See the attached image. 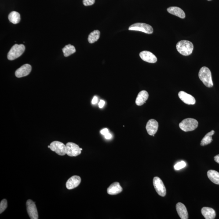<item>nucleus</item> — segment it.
<instances>
[{
    "mask_svg": "<svg viewBox=\"0 0 219 219\" xmlns=\"http://www.w3.org/2000/svg\"><path fill=\"white\" fill-rule=\"evenodd\" d=\"M176 49L178 52L183 55H190L192 53L194 45L192 43L188 40H181L177 43Z\"/></svg>",
    "mask_w": 219,
    "mask_h": 219,
    "instance_id": "obj_1",
    "label": "nucleus"
},
{
    "mask_svg": "<svg viewBox=\"0 0 219 219\" xmlns=\"http://www.w3.org/2000/svg\"><path fill=\"white\" fill-rule=\"evenodd\" d=\"M200 79L206 87L210 88L213 86L211 73L210 70L206 67H202L198 73Z\"/></svg>",
    "mask_w": 219,
    "mask_h": 219,
    "instance_id": "obj_2",
    "label": "nucleus"
},
{
    "mask_svg": "<svg viewBox=\"0 0 219 219\" xmlns=\"http://www.w3.org/2000/svg\"><path fill=\"white\" fill-rule=\"evenodd\" d=\"M198 121L194 118H187L183 120L179 126L182 130L185 132L192 131L198 127Z\"/></svg>",
    "mask_w": 219,
    "mask_h": 219,
    "instance_id": "obj_3",
    "label": "nucleus"
},
{
    "mask_svg": "<svg viewBox=\"0 0 219 219\" xmlns=\"http://www.w3.org/2000/svg\"><path fill=\"white\" fill-rule=\"evenodd\" d=\"M25 47L24 45H18L17 44L13 45L8 52V59L9 60H15L21 56L24 53Z\"/></svg>",
    "mask_w": 219,
    "mask_h": 219,
    "instance_id": "obj_4",
    "label": "nucleus"
},
{
    "mask_svg": "<svg viewBox=\"0 0 219 219\" xmlns=\"http://www.w3.org/2000/svg\"><path fill=\"white\" fill-rule=\"evenodd\" d=\"M129 30L141 31L148 34H152L154 32L153 28L151 25L143 23H136L132 24L129 27Z\"/></svg>",
    "mask_w": 219,
    "mask_h": 219,
    "instance_id": "obj_5",
    "label": "nucleus"
},
{
    "mask_svg": "<svg viewBox=\"0 0 219 219\" xmlns=\"http://www.w3.org/2000/svg\"><path fill=\"white\" fill-rule=\"evenodd\" d=\"M50 149L59 155H64L66 154V145L63 143L58 141L52 142L50 144Z\"/></svg>",
    "mask_w": 219,
    "mask_h": 219,
    "instance_id": "obj_6",
    "label": "nucleus"
},
{
    "mask_svg": "<svg viewBox=\"0 0 219 219\" xmlns=\"http://www.w3.org/2000/svg\"><path fill=\"white\" fill-rule=\"evenodd\" d=\"M66 154L70 157H76L81 153L79 146L75 143L69 142L66 144Z\"/></svg>",
    "mask_w": 219,
    "mask_h": 219,
    "instance_id": "obj_7",
    "label": "nucleus"
},
{
    "mask_svg": "<svg viewBox=\"0 0 219 219\" xmlns=\"http://www.w3.org/2000/svg\"><path fill=\"white\" fill-rule=\"evenodd\" d=\"M153 184L157 193L162 197L166 195V189L163 181L159 177H155L153 180Z\"/></svg>",
    "mask_w": 219,
    "mask_h": 219,
    "instance_id": "obj_8",
    "label": "nucleus"
},
{
    "mask_svg": "<svg viewBox=\"0 0 219 219\" xmlns=\"http://www.w3.org/2000/svg\"><path fill=\"white\" fill-rule=\"evenodd\" d=\"M27 213L31 219H38V214L35 202L31 200H28L26 202Z\"/></svg>",
    "mask_w": 219,
    "mask_h": 219,
    "instance_id": "obj_9",
    "label": "nucleus"
},
{
    "mask_svg": "<svg viewBox=\"0 0 219 219\" xmlns=\"http://www.w3.org/2000/svg\"><path fill=\"white\" fill-rule=\"evenodd\" d=\"M158 126L159 125L156 120L154 119H150L146 126L147 133L150 136L154 135L158 130Z\"/></svg>",
    "mask_w": 219,
    "mask_h": 219,
    "instance_id": "obj_10",
    "label": "nucleus"
},
{
    "mask_svg": "<svg viewBox=\"0 0 219 219\" xmlns=\"http://www.w3.org/2000/svg\"><path fill=\"white\" fill-rule=\"evenodd\" d=\"M31 70L32 67L30 65L24 64L16 70L15 75L18 78L27 76L31 72Z\"/></svg>",
    "mask_w": 219,
    "mask_h": 219,
    "instance_id": "obj_11",
    "label": "nucleus"
},
{
    "mask_svg": "<svg viewBox=\"0 0 219 219\" xmlns=\"http://www.w3.org/2000/svg\"><path fill=\"white\" fill-rule=\"evenodd\" d=\"M140 57L144 61L147 62L154 63L157 61V58L156 56L152 52L148 51H143L140 53Z\"/></svg>",
    "mask_w": 219,
    "mask_h": 219,
    "instance_id": "obj_12",
    "label": "nucleus"
},
{
    "mask_svg": "<svg viewBox=\"0 0 219 219\" xmlns=\"http://www.w3.org/2000/svg\"><path fill=\"white\" fill-rule=\"evenodd\" d=\"M81 178L79 176H73L67 180L66 184V188L68 190L76 188L81 184Z\"/></svg>",
    "mask_w": 219,
    "mask_h": 219,
    "instance_id": "obj_13",
    "label": "nucleus"
},
{
    "mask_svg": "<svg viewBox=\"0 0 219 219\" xmlns=\"http://www.w3.org/2000/svg\"><path fill=\"white\" fill-rule=\"evenodd\" d=\"M178 96L182 101L186 104L194 105L195 104L196 100L195 97L183 91H180L179 92Z\"/></svg>",
    "mask_w": 219,
    "mask_h": 219,
    "instance_id": "obj_14",
    "label": "nucleus"
},
{
    "mask_svg": "<svg viewBox=\"0 0 219 219\" xmlns=\"http://www.w3.org/2000/svg\"><path fill=\"white\" fill-rule=\"evenodd\" d=\"M123 191V188L119 183L115 182L112 184L107 189V193L109 195H115L120 193Z\"/></svg>",
    "mask_w": 219,
    "mask_h": 219,
    "instance_id": "obj_15",
    "label": "nucleus"
},
{
    "mask_svg": "<svg viewBox=\"0 0 219 219\" xmlns=\"http://www.w3.org/2000/svg\"><path fill=\"white\" fill-rule=\"evenodd\" d=\"M176 209L180 218L181 219H188V211L185 205L181 202H178L176 205Z\"/></svg>",
    "mask_w": 219,
    "mask_h": 219,
    "instance_id": "obj_16",
    "label": "nucleus"
},
{
    "mask_svg": "<svg viewBox=\"0 0 219 219\" xmlns=\"http://www.w3.org/2000/svg\"><path fill=\"white\" fill-rule=\"evenodd\" d=\"M148 92L143 90L139 92L136 100V104L137 106H141L146 103L149 98Z\"/></svg>",
    "mask_w": 219,
    "mask_h": 219,
    "instance_id": "obj_17",
    "label": "nucleus"
},
{
    "mask_svg": "<svg viewBox=\"0 0 219 219\" xmlns=\"http://www.w3.org/2000/svg\"><path fill=\"white\" fill-rule=\"evenodd\" d=\"M168 12L172 15H175L182 19H184L185 17V13L184 11L177 7H171L167 9Z\"/></svg>",
    "mask_w": 219,
    "mask_h": 219,
    "instance_id": "obj_18",
    "label": "nucleus"
},
{
    "mask_svg": "<svg viewBox=\"0 0 219 219\" xmlns=\"http://www.w3.org/2000/svg\"><path fill=\"white\" fill-rule=\"evenodd\" d=\"M201 213L206 219H215L216 216L215 211L211 208L204 207L201 209Z\"/></svg>",
    "mask_w": 219,
    "mask_h": 219,
    "instance_id": "obj_19",
    "label": "nucleus"
},
{
    "mask_svg": "<svg viewBox=\"0 0 219 219\" xmlns=\"http://www.w3.org/2000/svg\"><path fill=\"white\" fill-rule=\"evenodd\" d=\"M207 176L209 180L215 184L219 185V173L214 170H209L207 172Z\"/></svg>",
    "mask_w": 219,
    "mask_h": 219,
    "instance_id": "obj_20",
    "label": "nucleus"
},
{
    "mask_svg": "<svg viewBox=\"0 0 219 219\" xmlns=\"http://www.w3.org/2000/svg\"><path fill=\"white\" fill-rule=\"evenodd\" d=\"M8 19H9V21L13 24H18L20 21V13L15 12V11L11 12L8 16Z\"/></svg>",
    "mask_w": 219,
    "mask_h": 219,
    "instance_id": "obj_21",
    "label": "nucleus"
},
{
    "mask_svg": "<svg viewBox=\"0 0 219 219\" xmlns=\"http://www.w3.org/2000/svg\"><path fill=\"white\" fill-rule=\"evenodd\" d=\"M214 130H212L208 133L202 138L201 141V145L202 146H204L210 144L213 140L212 136L214 134Z\"/></svg>",
    "mask_w": 219,
    "mask_h": 219,
    "instance_id": "obj_22",
    "label": "nucleus"
},
{
    "mask_svg": "<svg viewBox=\"0 0 219 219\" xmlns=\"http://www.w3.org/2000/svg\"><path fill=\"white\" fill-rule=\"evenodd\" d=\"M100 33L98 30H95L91 33L88 37V41L89 43L93 44L97 42L100 38Z\"/></svg>",
    "mask_w": 219,
    "mask_h": 219,
    "instance_id": "obj_23",
    "label": "nucleus"
},
{
    "mask_svg": "<svg viewBox=\"0 0 219 219\" xmlns=\"http://www.w3.org/2000/svg\"><path fill=\"white\" fill-rule=\"evenodd\" d=\"M63 52L64 54V55L65 57L71 55L75 53L76 50L74 46L71 44L66 45L63 49Z\"/></svg>",
    "mask_w": 219,
    "mask_h": 219,
    "instance_id": "obj_24",
    "label": "nucleus"
},
{
    "mask_svg": "<svg viewBox=\"0 0 219 219\" xmlns=\"http://www.w3.org/2000/svg\"><path fill=\"white\" fill-rule=\"evenodd\" d=\"M8 206V202L6 199L1 201L0 203V213H2L6 209Z\"/></svg>",
    "mask_w": 219,
    "mask_h": 219,
    "instance_id": "obj_25",
    "label": "nucleus"
},
{
    "mask_svg": "<svg viewBox=\"0 0 219 219\" xmlns=\"http://www.w3.org/2000/svg\"><path fill=\"white\" fill-rule=\"evenodd\" d=\"M186 166V164L184 161H182L181 162H178L174 166V169L176 170H180L185 167Z\"/></svg>",
    "mask_w": 219,
    "mask_h": 219,
    "instance_id": "obj_26",
    "label": "nucleus"
},
{
    "mask_svg": "<svg viewBox=\"0 0 219 219\" xmlns=\"http://www.w3.org/2000/svg\"><path fill=\"white\" fill-rule=\"evenodd\" d=\"M95 0H83V3L85 6H91L94 4Z\"/></svg>",
    "mask_w": 219,
    "mask_h": 219,
    "instance_id": "obj_27",
    "label": "nucleus"
},
{
    "mask_svg": "<svg viewBox=\"0 0 219 219\" xmlns=\"http://www.w3.org/2000/svg\"><path fill=\"white\" fill-rule=\"evenodd\" d=\"M100 133H101L103 135H105L107 133H109V131L108 129L105 128L103 129L100 131Z\"/></svg>",
    "mask_w": 219,
    "mask_h": 219,
    "instance_id": "obj_28",
    "label": "nucleus"
},
{
    "mask_svg": "<svg viewBox=\"0 0 219 219\" xmlns=\"http://www.w3.org/2000/svg\"><path fill=\"white\" fill-rule=\"evenodd\" d=\"M105 103V102L104 101V100H100V103H99V107H100V108H102L103 107H104V105Z\"/></svg>",
    "mask_w": 219,
    "mask_h": 219,
    "instance_id": "obj_29",
    "label": "nucleus"
},
{
    "mask_svg": "<svg viewBox=\"0 0 219 219\" xmlns=\"http://www.w3.org/2000/svg\"><path fill=\"white\" fill-rule=\"evenodd\" d=\"M97 102V98L96 96H94L93 98V100L92 101V103L93 104H96Z\"/></svg>",
    "mask_w": 219,
    "mask_h": 219,
    "instance_id": "obj_30",
    "label": "nucleus"
},
{
    "mask_svg": "<svg viewBox=\"0 0 219 219\" xmlns=\"http://www.w3.org/2000/svg\"><path fill=\"white\" fill-rule=\"evenodd\" d=\"M105 138L107 139H110L112 137V135L111 134V133H107V134H106L105 135H104Z\"/></svg>",
    "mask_w": 219,
    "mask_h": 219,
    "instance_id": "obj_31",
    "label": "nucleus"
},
{
    "mask_svg": "<svg viewBox=\"0 0 219 219\" xmlns=\"http://www.w3.org/2000/svg\"><path fill=\"white\" fill-rule=\"evenodd\" d=\"M214 160L216 161V162L217 163L219 164V154L216 155L215 157H214Z\"/></svg>",
    "mask_w": 219,
    "mask_h": 219,
    "instance_id": "obj_32",
    "label": "nucleus"
},
{
    "mask_svg": "<svg viewBox=\"0 0 219 219\" xmlns=\"http://www.w3.org/2000/svg\"><path fill=\"white\" fill-rule=\"evenodd\" d=\"M48 148H50V145L48 146Z\"/></svg>",
    "mask_w": 219,
    "mask_h": 219,
    "instance_id": "obj_33",
    "label": "nucleus"
},
{
    "mask_svg": "<svg viewBox=\"0 0 219 219\" xmlns=\"http://www.w3.org/2000/svg\"><path fill=\"white\" fill-rule=\"evenodd\" d=\"M81 151H82V148H81Z\"/></svg>",
    "mask_w": 219,
    "mask_h": 219,
    "instance_id": "obj_34",
    "label": "nucleus"
},
{
    "mask_svg": "<svg viewBox=\"0 0 219 219\" xmlns=\"http://www.w3.org/2000/svg\"><path fill=\"white\" fill-rule=\"evenodd\" d=\"M207 1H211V0H207Z\"/></svg>",
    "mask_w": 219,
    "mask_h": 219,
    "instance_id": "obj_35",
    "label": "nucleus"
}]
</instances>
